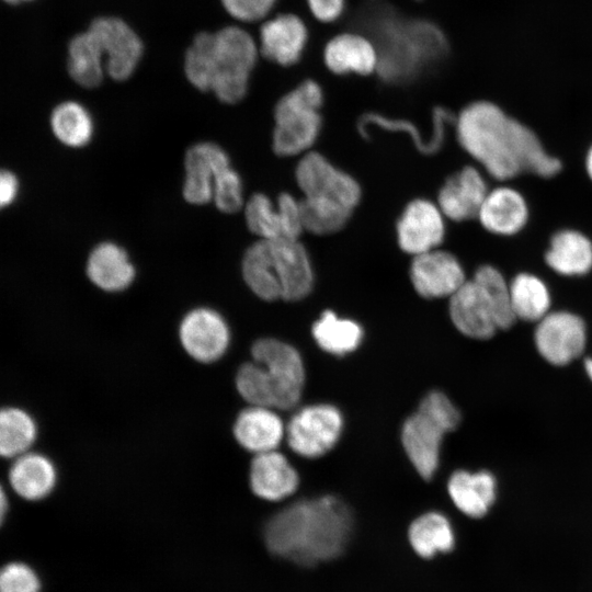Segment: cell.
Listing matches in <instances>:
<instances>
[{
  "mask_svg": "<svg viewBox=\"0 0 592 592\" xmlns=\"http://www.w3.org/2000/svg\"><path fill=\"white\" fill-rule=\"evenodd\" d=\"M457 139L464 150L497 180L522 171L551 178L561 169L536 134L488 101L473 102L456 116Z\"/></svg>",
  "mask_w": 592,
  "mask_h": 592,
  "instance_id": "obj_1",
  "label": "cell"
},
{
  "mask_svg": "<svg viewBox=\"0 0 592 592\" xmlns=\"http://www.w3.org/2000/svg\"><path fill=\"white\" fill-rule=\"evenodd\" d=\"M352 524V513L342 500L322 496L281 510L266 522L263 536L273 555L309 567L340 556Z\"/></svg>",
  "mask_w": 592,
  "mask_h": 592,
  "instance_id": "obj_2",
  "label": "cell"
},
{
  "mask_svg": "<svg viewBox=\"0 0 592 592\" xmlns=\"http://www.w3.org/2000/svg\"><path fill=\"white\" fill-rule=\"evenodd\" d=\"M260 58L252 30L232 23L195 35L184 55V77L196 90L234 104L246 96Z\"/></svg>",
  "mask_w": 592,
  "mask_h": 592,
  "instance_id": "obj_3",
  "label": "cell"
},
{
  "mask_svg": "<svg viewBox=\"0 0 592 592\" xmlns=\"http://www.w3.org/2000/svg\"><path fill=\"white\" fill-rule=\"evenodd\" d=\"M295 178L305 230L329 235L342 229L361 200L356 180L315 151L300 158Z\"/></svg>",
  "mask_w": 592,
  "mask_h": 592,
  "instance_id": "obj_4",
  "label": "cell"
},
{
  "mask_svg": "<svg viewBox=\"0 0 592 592\" xmlns=\"http://www.w3.org/2000/svg\"><path fill=\"white\" fill-rule=\"evenodd\" d=\"M252 361L236 375L239 395L250 406L289 410L299 402L305 385V367L299 352L274 338L257 340Z\"/></svg>",
  "mask_w": 592,
  "mask_h": 592,
  "instance_id": "obj_5",
  "label": "cell"
},
{
  "mask_svg": "<svg viewBox=\"0 0 592 592\" xmlns=\"http://www.w3.org/2000/svg\"><path fill=\"white\" fill-rule=\"evenodd\" d=\"M241 271L252 293L267 301L300 300L314 286L311 262L299 239H259L246 250Z\"/></svg>",
  "mask_w": 592,
  "mask_h": 592,
  "instance_id": "obj_6",
  "label": "cell"
},
{
  "mask_svg": "<svg viewBox=\"0 0 592 592\" xmlns=\"http://www.w3.org/2000/svg\"><path fill=\"white\" fill-rule=\"evenodd\" d=\"M368 36L378 52L376 73L391 86L413 82L444 60L449 52L445 30L426 18L411 20L403 32L382 31Z\"/></svg>",
  "mask_w": 592,
  "mask_h": 592,
  "instance_id": "obj_7",
  "label": "cell"
},
{
  "mask_svg": "<svg viewBox=\"0 0 592 592\" xmlns=\"http://www.w3.org/2000/svg\"><path fill=\"white\" fill-rule=\"evenodd\" d=\"M460 414L441 391L429 392L401 429L403 449L417 473L431 480L437 469L443 436L455 430Z\"/></svg>",
  "mask_w": 592,
  "mask_h": 592,
  "instance_id": "obj_8",
  "label": "cell"
},
{
  "mask_svg": "<svg viewBox=\"0 0 592 592\" xmlns=\"http://www.w3.org/2000/svg\"><path fill=\"white\" fill-rule=\"evenodd\" d=\"M323 92L312 79H305L284 94L274 109L272 146L276 155L307 153L321 129Z\"/></svg>",
  "mask_w": 592,
  "mask_h": 592,
  "instance_id": "obj_9",
  "label": "cell"
},
{
  "mask_svg": "<svg viewBox=\"0 0 592 592\" xmlns=\"http://www.w3.org/2000/svg\"><path fill=\"white\" fill-rule=\"evenodd\" d=\"M343 429L341 411L329 403L303 407L286 426V440L294 453L305 458H317L330 452Z\"/></svg>",
  "mask_w": 592,
  "mask_h": 592,
  "instance_id": "obj_10",
  "label": "cell"
},
{
  "mask_svg": "<svg viewBox=\"0 0 592 592\" xmlns=\"http://www.w3.org/2000/svg\"><path fill=\"white\" fill-rule=\"evenodd\" d=\"M255 35L260 57L281 67L300 61L310 42L307 20L289 11H277L249 27Z\"/></svg>",
  "mask_w": 592,
  "mask_h": 592,
  "instance_id": "obj_11",
  "label": "cell"
},
{
  "mask_svg": "<svg viewBox=\"0 0 592 592\" xmlns=\"http://www.w3.org/2000/svg\"><path fill=\"white\" fill-rule=\"evenodd\" d=\"M88 30L103 50L107 79L118 83L129 80L144 56L145 47L139 35L115 16L98 18Z\"/></svg>",
  "mask_w": 592,
  "mask_h": 592,
  "instance_id": "obj_12",
  "label": "cell"
},
{
  "mask_svg": "<svg viewBox=\"0 0 592 592\" xmlns=\"http://www.w3.org/2000/svg\"><path fill=\"white\" fill-rule=\"evenodd\" d=\"M244 218L262 240H296L305 230L299 200L291 193H281L275 203L263 193L253 194L246 203Z\"/></svg>",
  "mask_w": 592,
  "mask_h": 592,
  "instance_id": "obj_13",
  "label": "cell"
},
{
  "mask_svg": "<svg viewBox=\"0 0 592 592\" xmlns=\"http://www.w3.org/2000/svg\"><path fill=\"white\" fill-rule=\"evenodd\" d=\"M179 340L193 360L213 363L226 353L230 343V329L218 311L198 307L182 318L179 325Z\"/></svg>",
  "mask_w": 592,
  "mask_h": 592,
  "instance_id": "obj_14",
  "label": "cell"
},
{
  "mask_svg": "<svg viewBox=\"0 0 592 592\" xmlns=\"http://www.w3.org/2000/svg\"><path fill=\"white\" fill-rule=\"evenodd\" d=\"M585 339L582 319L566 311L547 314L535 331L539 354L554 365H566L577 358L584 350Z\"/></svg>",
  "mask_w": 592,
  "mask_h": 592,
  "instance_id": "obj_15",
  "label": "cell"
},
{
  "mask_svg": "<svg viewBox=\"0 0 592 592\" xmlns=\"http://www.w3.org/2000/svg\"><path fill=\"white\" fill-rule=\"evenodd\" d=\"M327 69L338 76H371L378 67V52L373 39L363 32L343 27L322 47Z\"/></svg>",
  "mask_w": 592,
  "mask_h": 592,
  "instance_id": "obj_16",
  "label": "cell"
},
{
  "mask_svg": "<svg viewBox=\"0 0 592 592\" xmlns=\"http://www.w3.org/2000/svg\"><path fill=\"white\" fill-rule=\"evenodd\" d=\"M400 249L413 257L437 249L445 235L444 215L434 203L417 198L403 209L397 221Z\"/></svg>",
  "mask_w": 592,
  "mask_h": 592,
  "instance_id": "obj_17",
  "label": "cell"
},
{
  "mask_svg": "<svg viewBox=\"0 0 592 592\" xmlns=\"http://www.w3.org/2000/svg\"><path fill=\"white\" fill-rule=\"evenodd\" d=\"M410 278L415 292L428 299L452 297L467 281L457 258L440 249L413 257Z\"/></svg>",
  "mask_w": 592,
  "mask_h": 592,
  "instance_id": "obj_18",
  "label": "cell"
},
{
  "mask_svg": "<svg viewBox=\"0 0 592 592\" xmlns=\"http://www.w3.org/2000/svg\"><path fill=\"white\" fill-rule=\"evenodd\" d=\"M449 316L454 326L470 338L489 339L499 329L490 297L475 277L449 297Z\"/></svg>",
  "mask_w": 592,
  "mask_h": 592,
  "instance_id": "obj_19",
  "label": "cell"
},
{
  "mask_svg": "<svg viewBox=\"0 0 592 592\" xmlns=\"http://www.w3.org/2000/svg\"><path fill=\"white\" fill-rule=\"evenodd\" d=\"M489 190L481 173L464 167L451 175L439 191L437 206L454 221L477 218Z\"/></svg>",
  "mask_w": 592,
  "mask_h": 592,
  "instance_id": "obj_20",
  "label": "cell"
},
{
  "mask_svg": "<svg viewBox=\"0 0 592 592\" xmlns=\"http://www.w3.org/2000/svg\"><path fill=\"white\" fill-rule=\"evenodd\" d=\"M230 163L225 150L214 143H200L185 153L183 196L195 205L213 201V184L217 171Z\"/></svg>",
  "mask_w": 592,
  "mask_h": 592,
  "instance_id": "obj_21",
  "label": "cell"
},
{
  "mask_svg": "<svg viewBox=\"0 0 592 592\" xmlns=\"http://www.w3.org/2000/svg\"><path fill=\"white\" fill-rule=\"evenodd\" d=\"M232 433L237 443L254 455L276 451L286 428L274 409L249 406L237 415Z\"/></svg>",
  "mask_w": 592,
  "mask_h": 592,
  "instance_id": "obj_22",
  "label": "cell"
},
{
  "mask_svg": "<svg viewBox=\"0 0 592 592\" xmlns=\"http://www.w3.org/2000/svg\"><path fill=\"white\" fill-rule=\"evenodd\" d=\"M249 482L257 497L266 501H280L297 490L299 477L282 453L271 451L254 455Z\"/></svg>",
  "mask_w": 592,
  "mask_h": 592,
  "instance_id": "obj_23",
  "label": "cell"
},
{
  "mask_svg": "<svg viewBox=\"0 0 592 592\" xmlns=\"http://www.w3.org/2000/svg\"><path fill=\"white\" fill-rule=\"evenodd\" d=\"M528 217L523 195L510 186H498L488 192L478 214L481 226L499 236L519 232Z\"/></svg>",
  "mask_w": 592,
  "mask_h": 592,
  "instance_id": "obj_24",
  "label": "cell"
},
{
  "mask_svg": "<svg viewBox=\"0 0 592 592\" xmlns=\"http://www.w3.org/2000/svg\"><path fill=\"white\" fill-rule=\"evenodd\" d=\"M58 475L50 458L27 452L13 459L9 469V483L13 492L26 501H41L55 489Z\"/></svg>",
  "mask_w": 592,
  "mask_h": 592,
  "instance_id": "obj_25",
  "label": "cell"
},
{
  "mask_svg": "<svg viewBox=\"0 0 592 592\" xmlns=\"http://www.w3.org/2000/svg\"><path fill=\"white\" fill-rule=\"evenodd\" d=\"M87 275L100 289L116 293L133 283L135 267L123 248L113 242H102L89 254Z\"/></svg>",
  "mask_w": 592,
  "mask_h": 592,
  "instance_id": "obj_26",
  "label": "cell"
},
{
  "mask_svg": "<svg viewBox=\"0 0 592 592\" xmlns=\"http://www.w3.org/2000/svg\"><path fill=\"white\" fill-rule=\"evenodd\" d=\"M69 79L83 89L100 87L106 77L103 50L90 30L73 36L67 49Z\"/></svg>",
  "mask_w": 592,
  "mask_h": 592,
  "instance_id": "obj_27",
  "label": "cell"
},
{
  "mask_svg": "<svg viewBox=\"0 0 592 592\" xmlns=\"http://www.w3.org/2000/svg\"><path fill=\"white\" fill-rule=\"evenodd\" d=\"M455 506L470 517L483 516L496 498V480L488 471H455L447 483Z\"/></svg>",
  "mask_w": 592,
  "mask_h": 592,
  "instance_id": "obj_28",
  "label": "cell"
},
{
  "mask_svg": "<svg viewBox=\"0 0 592 592\" xmlns=\"http://www.w3.org/2000/svg\"><path fill=\"white\" fill-rule=\"evenodd\" d=\"M545 260L561 275H584L592 269V242L580 231L560 230L551 237Z\"/></svg>",
  "mask_w": 592,
  "mask_h": 592,
  "instance_id": "obj_29",
  "label": "cell"
},
{
  "mask_svg": "<svg viewBox=\"0 0 592 592\" xmlns=\"http://www.w3.org/2000/svg\"><path fill=\"white\" fill-rule=\"evenodd\" d=\"M408 539L422 558H432L437 553H448L455 546V535L448 519L439 512H428L417 517L409 526Z\"/></svg>",
  "mask_w": 592,
  "mask_h": 592,
  "instance_id": "obj_30",
  "label": "cell"
},
{
  "mask_svg": "<svg viewBox=\"0 0 592 592\" xmlns=\"http://www.w3.org/2000/svg\"><path fill=\"white\" fill-rule=\"evenodd\" d=\"M316 343L327 353L343 356L355 351L363 340V329L354 320L325 310L311 328Z\"/></svg>",
  "mask_w": 592,
  "mask_h": 592,
  "instance_id": "obj_31",
  "label": "cell"
},
{
  "mask_svg": "<svg viewBox=\"0 0 592 592\" xmlns=\"http://www.w3.org/2000/svg\"><path fill=\"white\" fill-rule=\"evenodd\" d=\"M37 425L24 409L5 407L0 413V453L4 458H16L30 452L36 441Z\"/></svg>",
  "mask_w": 592,
  "mask_h": 592,
  "instance_id": "obj_32",
  "label": "cell"
},
{
  "mask_svg": "<svg viewBox=\"0 0 592 592\" xmlns=\"http://www.w3.org/2000/svg\"><path fill=\"white\" fill-rule=\"evenodd\" d=\"M511 305L515 318L540 321L550 306V295L545 283L528 273L517 274L510 284Z\"/></svg>",
  "mask_w": 592,
  "mask_h": 592,
  "instance_id": "obj_33",
  "label": "cell"
},
{
  "mask_svg": "<svg viewBox=\"0 0 592 592\" xmlns=\"http://www.w3.org/2000/svg\"><path fill=\"white\" fill-rule=\"evenodd\" d=\"M55 137L66 146L82 147L93 134V123L89 112L78 102L66 101L57 105L50 116Z\"/></svg>",
  "mask_w": 592,
  "mask_h": 592,
  "instance_id": "obj_34",
  "label": "cell"
},
{
  "mask_svg": "<svg viewBox=\"0 0 592 592\" xmlns=\"http://www.w3.org/2000/svg\"><path fill=\"white\" fill-rule=\"evenodd\" d=\"M372 127L387 132L406 133L415 148L424 155L437 152L444 144L445 135L425 138L418 126L405 118L390 117L376 112H367L360 116L356 128L358 134L368 139Z\"/></svg>",
  "mask_w": 592,
  "mask_h": 592,
  "instance_id": "obj_35",
  "label": "cell"
},
{
  "mask_svg": "<svg viewBox=\"0 0 592 592\" xmlns=\"http://www.w3.org/2000/svg\"><path fill=\"white\" fill-rule=\"evenodd\" d=\"M474 277L483 285L490 297L499 329H509L516 319L511 305L510 285L491 265L480 266Z\"/></svg>",
  "mask_w": 592,
  "mask_h": 592,
  "instance_id": "obj_36",
  "label": "cell"
},
{
  "mask_svg": "<svg viewBox=\"0 0 592 592\" xmlns=\"http://www.w3.org/2000/svg\"><path fill=\"white\" fill-rule=\"evenodd\" d=\"M213 201L220 212L227 214L236 213L243 206L242 182L230 163L223 166L215 175Z\"/></svg>",
  "mask_w": 592,
  "mask_h": 592,
  "instance_id": "obj_37",
  "label": "cell"
},
{
  "mask_svg": "<svg viewBox=\"0 0 592 592\" xmlns=\"http://www.w3.org/2000/svg\"><path fill=\"white\" fill-rule=\"evenodd\" d=\"M230 19L247 27H252L275 12L278 0H220Z\"/></svg>",
  "mask_w": 592,
  "mask_h": 592,
  "instance_id": "obj_38",
  "label": "cell"
},
{
  "mask_svg": "<svg viewBox=\"0 0 592 592\" xmlns=\"http://www.w3.org/2000/svg\"><path fill=\"white\" fill-rule=\"evenodd\" d=\"M42 580L36 570L23 561H10L0 572V592H41Z\"/></svg>",
  "mask_w": 592,
  "mask_h": 592,
  "instance_id": "obj_39",
  "label": "cell"
},
{
  "mask_svg": "<svg viewBox=\"0 0 592 592\" xmlns=\"http://www.w3.org/2000/svg\"><path fill=\"white\" fill-rule=\"evenodd\" d=\"M350 0H305L309 18L322 25L343 21Z\"/></svg>",
  "mask_w": 592,
  "mask_h": 592,
  "instance_id": "obj_40",
  "label": "cell"
},
{
  "mask_svg": "<svg viewBox=\"0 0 592 592\" xmlns=\"http://www.w3.org/2000/svg\"><path fill=\"white\" fill-rule=\"evenodd\" d=\"M19 181L11 172L3 170L0 175V204L2 207L10 205L16 197Z\"/></svg>",
  "mask_w": 592,
  "mask_h": 592,
  "instance_id": "obj_41",
  "label": "cell"
},
{
  "mask_svg": "<svg viewBox=\"0 0 592 592\" xmlns=\"http://www.w3.org/2000/svg\"><path fill=\"white\" fill-rule=\"evenodd\" d=\"M9 505H8V499L4 490L1 491V509H0V515H1V522L3 523L5 520V515L8 512Z\"/></svg>",
  "mask_w": 592,
  "mask_h": 592,
  "instance_id": "obj_42",
  "label": "cell"
},
{
  "mask_svg": "<svg viewBox=\"0 0 592 592\" xmlns=\"http://www.w3.org/2000/svg\"><path fill=\"white\" fill-rule=\"evenodd\" d=\"M585 168H587L588 175L592 181V146L590 147L587 153Z\"/></svg>",
  "mask_w": 592,
  "mask_h": 592,
  "instance_id": "obj_43",
  "label": "cell"
},
{
  "mask_svg": "<svg viewBox=\"0 0 592 592\" xmlns=\"http://www.w3.org/2000/svg\"><path fill=\"white\" fill-rule=\"evenodd\" d=\"M585 371L592 380V358H587L584 362Z\"/></svg>",
  "mask_w": 592,
  "mask_h": 592,
  "instance_id": "obj_44",
  "label": "cell"
},
{
  "mask_svg": "<svg viewBox=\"0 0 592 592\" xmlns=\"http://www.w3.org/2000/svg\"><path fill=\"white\" fill-rule=\"evenodd\" d=\"M2 1L12 5H16V4H22V3H30L35 0H2Z\"/></svg>",
  "mask_w": 592,
  "mask_h": 592,
  "instance_id": "obj_45",
  "label": "cell"
},
{
  "mask_svg": "<svg viewBox=\"0 0 592 592\" xmlns=\"http://www.w3.org/2000/svg\"><path fill=\"white\" fill-rule=\"evenodd\" d=\"M364 1H376V0H364Z\"/></svg>",
  "mask_w": 592,
  "mask_h": 592,
  "instance_id": "obj_46",
  "label": "cell"
}]
</instances>
